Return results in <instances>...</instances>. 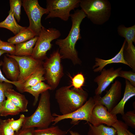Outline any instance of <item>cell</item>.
I'll return each instance as SVG.
<instances>
[{
  "mask_svg": "<svg viewBox=\"0 0 135 135\" xmlns=\"http://www.w3.org/2000/svg\"><path fill=\"white\" fill-rule=\"evenodd\" d=\"M6 56L14 58L18 62L20 70L18 81L21 85L43 62L31 56H18L8 54Z\"/></svg>",
  "mask_w": 135,
  "mask_h": 135,
  "instance_id": "8fae6325",
  "label": "cell"
},
{
  "mask_svg": "<svg viewBox=\"0 0 135 135\" xmlns=\"http://www.w3.org/2000/svg\"><path fill=\"white\" fill-rule=\"evenodd\" d=\"M0 50H3L10 55H14L16 50V46L14 44L7 42L4 45L0 46Z\"/></svg>",
  "mask_w": 135,
  "mask_h": 135,
  "instance_id": "e575fe53",
  "label": "cell"
},
{
  "mask_svg": "<svg viewBox=\"0 0 135 135\" xmlns=\"http://www.w3.org/2000/svg\"><path fill=\"white\" fill-rule=\"evenodd\" d=\"M18 24L16 22L12 10H10L6 19L0 22V28L7 29L15 35L26 28Z\"/></svg>",
  "mask_w": 135,
  "mask_h": 135,
  "instance_id": "44dd1931",
  "label": "cell"
},
{
  "mask_svg": "<svg viewBox=\"0 0 135 135\" xmlns=\"http://www.w3.org/2000/svg\"><path fill=\"white\" fill-rule=\"evenodd\" d=\"M38 38V36H36L27 41L16 44V51L14 55L18 56H31L33 47Z\"/></svg>",
  "mask_w": 135,
  "mask_h": 135,
  "instance_id": "ffe728a7",
  "label": "cell"
},
{
  "mask_svg": "<svg viewBox=\"0 0 135 135\" xmlns=\"http://www.w3.org/2000/svg\"><path fill=\"white\" fill-rule=\"evenodd\" d=\"M72 86L77 89L82 88L85 82V78L82 73H80L75 75L71 79Z\"/></svg>",
  "mask_w": 135,
  "mask_h": 135,
  "instance_id": "f546056e",
  "label": "cell"
},
{
  "mask_svg": "<svg viewBox=\"0 0 135 135\" xmlns=\"http://www.w3.org/2000/svg\"><path fill=\"white\" fill-rule=\"evenodd\" d=\"M34 128L21 129L18 132H15L14 135H33Z\"/></svg>",
  "mask_w": 135,
  "mask_h": 135,
  "instance_id": "8d00e7d4",
  "label": "cell"
},
{
  "mask_svg": "<svg viewBox=\"0 0 135 135\" xmlns=\"http://www.w3.org/2000/svg\"><path fill=\"white\" fill-rule=\"evenodd\" d=\"M6 97L20 110L21 112L28 111V102L25 96L12 89L9 88L5 93Z\"/></svg>",
  "mask_w": 135,
  "mask_h": 135,
  "instance_id": "e0dca14e",
  "label": "cell"
},
{
  "mask_svg": "<svg viewBox=\"0 0 135 135\" xmlns=\"http://www.w3.org/2000/svg\"><path fill=\"white\" fill-rule=\"evenodd\" d=\"M49 90H51V88L48 85L43 82H41L34 86L25 88L23 90V92H28L34 96L33 105L35 106L38 100L39 95Z\"/></svg>",
  "mask_w": 135,
  "mask_h": 135,
  "instance_id": "603a6c76",
  "label": "cell"
},
{
  "mask_svg": "<svg viewBox=\"0 0 135 135\" xmlns=\"http://www.w3.org/2000/svg\"><path fill=\"white\" fill-rule=\"evenodd\" d=\"M69 132L71 135H82L77 132L70 130Z\"/></svg>",
  "mask_w": 135,
  "mask_h": 135,
  "instance_id": "74e56055",
  "label": "cell"
},
{
  "mask_svg": "<svg viewBox=\"0 0 135 135\" xmlns=\"http://www.w3.org/2000/svg\"><path fill=\"white\" fill-rule=\"evenodd\" d=\"M122 91L121 82L116 80L104 96L101 97L100 96L95 95L93 98L96 104L104 106L110 112L120 100Z\"/></svg>",
  "mask_w": 135,
  "mask_h": 135,
  "instance_id": "30bf717a",
  "label": "cell"
},
{
  "mask_svg": "<svg viewBox=\"0 0 135 135\" xmlns=\"http://www.w3.org/2000/svg\"><path fill=\"white\" fill-rule=\"evenodd\" d=\"M7 53V52L3 50H0V57L4 53Z\"/></svg>",
  "mask_w": 135,
  "mask_h": 135,
  "instance_id": "f35d334b",
  "label": "cell"
},
{
  "mask_svg": "<svg viewBox=\"0 0 135 135\" xmlns=\"http://www.w3.org/2000/svg\"><path fill=\"white\" fill-rule=\"evenodd\" d=\"M69 86H63L56 92L55 98L62 115L73 112L82 106L86 101L88 94L82 88Z\"/></svg>",
  "mask_w": 135,
  "mask_h": 135,
  "instance_id": "7a4b0ae2",
  "label": "cell"
},
{
  "mask_svg": "<svg viewBox=\"0 0 135 135\" xmlns=\"http://www.w3.org/2000/svg\"><path fill=\"white\" fill-rule=\"evenodd\" d=\"M10 9L15 19L19 22L20 19L21 6L22 1L21 0H10Z\"/></svg>",
  "mask_w": 135,
  "mask_h": 135,
  "instance_id": "4316f807",
  "label": "cell"
},
{
  "mask_svg": "<svg viewBox=\"0 0 135 135\" xmlns=\"http://www.w3.org/2000/svg\"><path fill=\"white\" fill-rule=\"evenodd\" d=\"M12 84L7 82H0V111L3 103L5 100V92L8 89L12 88Z\"/></svg>",
  "mask_w": 135,
  "mask_h": 135,
  "instance_id": "d6a6232c",
  "label": "cell"
},
{
  "mask_svg": "<svg viewBox=\"0 0 135 135\" xmlns=\"http://www.w3.org/2000/svg\"><path fill=\"white\" fill-rule=\"evenodd\" d=\"M96 104L93 98L90 97L82 106L72 113L61 115L54 113L52 115L56 117L53 120L52 125H54L60 121L66 119H71V124L74 125L78 124L81 120L90 123L92 112Z\"/></svg>",
  "mask_w": 135,
  "mask_h": 135,
  "instance_id": "9c48e42d",
  "label": "cell"
},
{
  "mask_svg": "<svg viewBox=\"0 0 135 135\" xmlns=\"http://www.w3.org/2000/svg\"><path fill=\"white\" fill-rule=\"evenodd\" d=\"M118 120L116 115L111 114L104 106L96 104L92 112L90 123L94 126L104 124L112 126Z\"/></svg>",
  "mask_w": 135,
  "mask_h": 135,
  "instance_id": "7c38bea8",
  "label": "cell"
},
{
  "mask_svg": "<svg viewBox=\"0 0 135 135\" xmlns=\"http://www.w3.org/2000/svg\"><path fill=\"white\" fill-rule=\"evenodd\" d=\"M122 118L125 124L128 126L135 128V110L127 112L122 116Z\"/></svg>",
  "mask_w": 135,
  "mask_h": 135,
  "instance_id": "f1b7e54d",
  "label": "cell"
},
{
  "mask_svg": "<svg viewBox=\"0 0 135 135\" xmlns=\"http://www.w3.org/2000/svg\"><path fill=\"white\" fill-rule=\"evenodd\" d=\"M1 62L0 63V67L2 66ZM0 82H5L10 83L14 85L16 88L18 90L20 89L21 85V84L18 81L17 82H12L10 80L6 78L2 74L0 68Z\"/></svg>",
  "mask_w": 135,
  "mask_h": 135,
  "instance_id": "d590c367",
  "label": "cell"
},
{
  "mask_svg": "<svg viewBox=\"0 0 135 135\" xmlns=\"http://www.w3.org/2000/svg\"><path fill=\"white\" fill-rule=\"evenodd\" d=\"M59 50L54 52L49 58H46L43 62L44 77L51 90H54L58 86L60 80L64 76L63 67Z\"/></svg>",
  "mask_w": 135,
  "mask_h": 135,
  "instance_id": "5b68a950",
  "label": "cell"
},
{
  "mask_svg": "<svg viewBox=\"0 0 135 135\" xmlns=\"http://www.w3.org/2000/svg\"><path fill=\"white\" fill-rule=\"evenodd\" d=\"M0 135H1V134H0Z\"/></svg>",
  "mask_w": 135,
  "mask_h": 135,
  "instance_id": "b9f144b4",
  "label": "cell"
},
{
  "mask_svg": "<svg viewBox=\"0 0 135 135\" xmlns=\"http://www.w3.org/2000/svg\"><path fill=\"white\" fill-rule=\"evenodd\" d=\"M89 126L88 135H116V131L112 127L105 126L101 124L94 126L88 122Z\"/></svg>",
  "mask_w": 135,
  "mask_h": 135,
  "instance_id": "cb8c5ba5",
  "label": "cell"
},
{
  "mask_svg": "<svg viewBox=\"0 0 135 135\" xmlns=\"http://www.w3.org/2000/svg\"><path fill=\"white\" fill-rule=\"evenodd\" d=\"M22 4L29 20L28 27L38 36L43 26L41 23L42 17L44 14H48V12L40 6L37 0H23Z\"/></svg>",
  "mask_w": 135,
  "mask_h": 135,
  "instance_id": "ba28073f",
  "label": "cell"
},
{
  "mask_svg": "<svg viewBox=\"0 0 135 135\" xmlns=\"http://www.w3.org/2000/svg\"><path fill=\"white\" fill-rule=\"evenodd\" d=\"M36 36L31 30L26 27L14 36L8 40V42L14 44L26 42Z\"/></svg>",
  "mask_w": 135,
  "mask_h": 135,
  "instance_id": "7402d4cb",
  "label": "cell"
},
{
  "mask_svg": "<svg viewBox=\"0 0 135 135\" xmlns=\"http://www.w3.org/2000/svg\"><path fill=\"white\" fill-rule=\"evenodd\" d=\"M1 62L2 70L6 77L12 81H18L20 70L17 61L12 58L4 56L3 61Z\"/></svg>",
  "mask_w": 135,
  "mask_h": 135,
  "instance_id": "5bb4252c",
  "label": "cell"
},
{
  "mask_svg": "<svg viewBox=\"0 0 135 135\" xmlns=\"http://www.w3.org/2000/svg\"><path fill=\"white\" fill-rule=\"evenodd\" d=\"M116 131V135H128L126 130L128 126L121 120H117L112 126Z\"/></svg>",
  "mask_w": 135,
  "mask_h": 135,
  "instance_id": "1f68e13d",
  "label": "cell"
},
{
  "mask_svg": "<svg viewBox=\"0 0 135 135\" xmlns=\"http://www.w3.org/2000/svg\"><path fill=\"white\" fill-rule=\"evenodd\" d=\"M0 133L1 135H14L15 132L8 124L7 120L0 119Z\"/></svg>",
  "mask_w": 135,
  "mask_h": 135,
  "instance_id": "4dcf8cb0",
  "label": "cell"
},
{
  "mask_svg": "<svg viewBox=\"0 0 135 135\" xmlns=\"http://www.w3.org/2000/svg\"><path fill=\"white\" fill-rule=\"evenodd\" d=\"M117 31L118 34L124 38L127 42L128 46L126 49L129 50H135L133 42H135V25L126 27L124 25H121L118 27Z\"/></svg>",
  "mask_w": 135,
  "mask_h": 135,
  "instance_id": "ac0fdd59",
  "label": "cell"
},
{
  "mask_svg": "<svg viewBox=\"0 0 135 135\" xmlns=\"http://www.w3.org/2000/svg\"><path fill=\"white\" fill-rule=\"evenodd\" d=\"M67 132L60 129L58 126H53L42 128L34 130L33 135H66Z\"/></svg>",
  "mask_w": 135,
  "mask_h": 135,
  "instance_id": "484cf974",
  "label": "cell"
},
{
  "mask_svg": "<svg viewBox=\"0 0 135 135\" xmlns=\"http://www.w3.org/2000/svg\"><path fill=\"white\" fill-rule=\"evenodd\" d=\"M80 0H47L46 9L48 13L45 19L58 18L66 21L71 10L80 6Z\"/></svg>",
  "mask_w": 135,
  "mask_h": 135,
  "instance_id": "52a82bcc",
  "label": "cell"
},
{
  "mask_svg": "<svg viewBox=\"0 0 135 135\" xmlns=\"http://www.w3.org/2000/svg\"><path fill=\"white\" fill-rule=\"evenodd\" d=\"M135 96V87L132 86L128 80L125 79V87L123 96L110 113L116 115L120 114L122 116L124 114V106L126 102Z\"/></svg>",
  "mask_w": 135,
  "mask_h": 135,
  "instance_id": "2e32d148",
  "label": "cell"
},
{
  "mask_svg": "<svg viewBox=\"0 0 135 135\" xmlns=\"http://www.w3.org/2000/svg\"><path fill=\"white\" fill-rule=\"evenodd\" d=\"M21 112L20 109L10 100L7 99L4 102L0 111V116H6L8 115H15Z\"/></svg>",
  "mask_w": 135,
  "mask_h": 135,
  "instance_id": "d4e9b609",
  "label": "cell"
},
{
  "mask_svg": "<svg viewBox=\"0 0 135 135\" xmlns=\"http://www.w3.org/2000/svg\"><path fill=\"white\" fill-rule=\"evenodd\" d=\"M80 6L94 24H102L110 17L111 5L107 0H80Z\"/></svg>",
  "mask_w": 135,
  "mask_h": 135,
  "instance_id": "277c9868",
  "label": "cell"
},
{
  "mask_svg": "<svg viewBox=\"0 0 135 135\" xmlns=\"http://www.w3.org/2000/svg\"><path fill=\"white\" fill-rule=\"evenodd\" d=\"M25 116L24 114H21L20 118L15 120L13 118H8L7 120L10 126L15 132H18L22 128Z\"/></svg>",
  "mask_w": 135,
  "mask_h": 135,
  "instance_id": "83f0119b",
  "label": "cell"
},
{
  "mask_svg": "<svg viewBox=\"0 0 135 135\" xmlns=\"http://www.w3.org/2000/svg\"><path fill=\"white\" fill-rule=\"evenodd\" d=\"M86 17L87 16L81 9H77L74 13L70 14L72 26L68 35L64 39H57L55 42L59 47L62 59L69 60L74 65L80 64L82 63L75 47L77 42L82 38L80 25Z\"/></svg>",
  "mask_w": 135,
  "mask_h": 135,
  "instance_id": "6da1fadb",
  "label": "cell"
},
{
  "mask_svg": "<svg viewBox=\"0 0 135 135\" xmlns=\"http://www.w3.org/2000/svg\"><path fill=\"white\" fill-rule=\"evenodd\" d=\"M118 77L125 78L128 80L131 84L135 87V73L131 71H120Z\"/></svg>",
  "mask_w": 135,
  "mask_h": 135,
  "instance_id": "836d02e7",
  "label": "cell"
},
{
  "mask_svg": "<svg viewBox=\"0 0 135 135\" xmlns=\"http://www.w3.org/2000/svg\"><path fill=\"white\" fill-rule=\"evenodd\" d=\"M42 64L39 66L22 85L19 91L22 92L23 90L25 88L32 86L40 82L45 80V77L44 76L45 72Z\"/></svg>",
  "mask_w": 135,
  "mask_h": 135,
  "instance_id": "d6986e66",
  "label": "cell"
},
{
  "mask_svg": "<svg viewBox=\"0 0 135 135\" xmlns=\"http://www.w3.org/2000/svg\"><path fill=\"white\" fill-rule=\"evenodd\" d=\"M122 68L115 69L114 67L106 69L104 68L101 74L96 76L94 81L98 85L95 90V95L101 96L102 92L114 80L118 77L119 73Z\"/></svg>",
  "mask_w": 135,
  "mask_h": 135,
  "instance_id": "4fadbf2b",
  "label": "cell"
},
{
  "mask_svg": "<svg viewBox=\"0 0 135 135\" xmlns=\"http://www.w3.org/2000/svg\"><path fill=\"white\" fill-rule=\"evenodd\" d=\"M61 36L60 31L53 28H46L42 26L38 36L31 56L34 58L42 61L46 58V54L52 48L51 42Z\"/></svg>",
  "mask_w": 135,
  "mask_h": 135,
  "instance_id": "8992f818",
  "label": "cell"
},
{
  "mask_svg": "<svg viewBox=\"0 0 135 135\" xmlns=\"http://www.w3.org/2000/svg\"><path fill=\"white\" fill-rule=\"evenodd\" d=\"M126 131L128 135H135L134 134L130 132L129 130H128V129L126 130Z\"/></svg>",
  "mask_w": 135,
  "mask_h": 135,
  "instance_id": "60d3db41",
  "label": "cell"
},
{
  "mask_svg": "<svg viewBox=\"0 0 135 135\" xmlns=\"http://www.w3.org/2000/svg\"><path fill=\"white\" fill-rule=\"evenodd\" d=\"M7 42L3 41L1 40L0 39V46L5 44L7 43Z\"/></svg>",
  "mask_w": 135,
  "mask_h": 135,
  "instance_id": "ab89813d",
  "label": "cell"
},
{
  "mask_svg": "<svg viewBox=\"0 0 135 135\" xmlns=\"http://www.w3.org/2000/svg\"><path fill=\"white\" fill-rule=\"evenodd\" d=\"M38 107L30 116L26 117L21 129L48 128L54 118L50 110V95L48 90L41 94Z\"/></svg>",
  "mask_w": 135,
  "mask_h": 135,
  "instance_id": "3957f363",
  "label": "cell"
},
{
  "mask_svg": "<svg viewBox=\"0 0 135 135\" xmlns=\"http://www.w3.org/2000/svg\"><path fill=\"white\" fill-rule=\"evenodd\" d=\"M126 42L125 40L118 54L113 58L107 60H104L98 57L95 58V64L92 68L94 72H100L108 64L112 63H121L128 66L124 60V51Z\"/></svg>",
  "mask_w": 135,
  "mask_h": 135,
  "instance_id": "9a60e30c",
  "label": "cell"
}]
</instances>
